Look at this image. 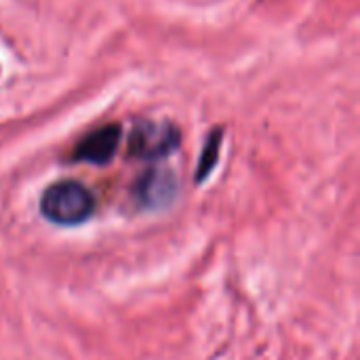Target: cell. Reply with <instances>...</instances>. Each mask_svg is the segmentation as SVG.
Returning <instances> with one entry per match:
<instances>
[{"label":"cell","mask_w":360,"mask_h":360,"mask_svg":"<svg viewBox=\"0 0 360 360\" xmlns=\"http://www.w3.org/2000/svg\"><path fill=\"white\" fill-rule=\"evenodd\" d=\"M40 213L57 226H78L93 213V196L78 181H57L40 198Z\"/></svg>","instance_id":"6da1fadb"},{"label":"cell","mask_w":360,"mask_h":360,"mask_svg":"<svg viewBox=\"0 0 360 360\" xmlns=\"http://www.w3.org/2000/svg\"><path fill=\"white\" fill-rule=\"evenodd\" d=\"M217 150H219V133H215V135L209 139V143H207V148H205V152H202L200 167H198V181H202V179L211 173V169H213V165H215V160H217Z\"/></svg>","instance_id":"277c9868"},{"label":"cell","mask_w":360,"mask_h":360,"mask_svg":"<svg viewBox=\"0 0 360 360\" xmlns=\"http://www.w3.org/2000/svg\"><path fill=\"white\" fill-rule=\"evenodd\" d=\"M179 146V131L169 122L146 120L139 122L129 137L131 156L143 160H156L171 154Z\"/></svg>","instance_id":"7a4b0ae2"},{"label":"cell","mask_w":360,"mask_h":360,"mask_svg":"<svg viewBox=\"0 0 360 360\" xmlns=\"http://www.w3.org/2000/svg\"><path fill=\"white\" fill-rule=\"evenodd\" d=\"M118 143H120V127L118 124H105V127L93 131L91 135H86L78 143L74 156H76V160H86L93 165H105L116 154Z\"/></svg>","instance_id":"3957f363"}]
</instances>
